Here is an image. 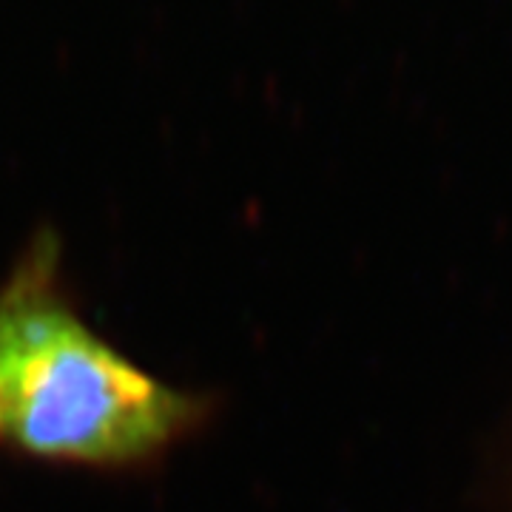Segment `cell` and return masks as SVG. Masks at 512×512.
I'll return each mask as SVG.
<instances>
[{
    "label": "cell",
    "mask_w": 512,
    "mask_h": 512,
    "mask_svg": "<svg viewBox=\"0 0 512 512\" xmlns=\"http://www.w3.org/2000/svg\"><path fill=\"white\" fill-rule=\"evenodd\" d=\"M217 402L157 379L83 316L52 228L0 279V439L18 453L97 473L163 464Z\"/></svg>",
    "instance_id": "6da1fadb"
}]
</instances>
